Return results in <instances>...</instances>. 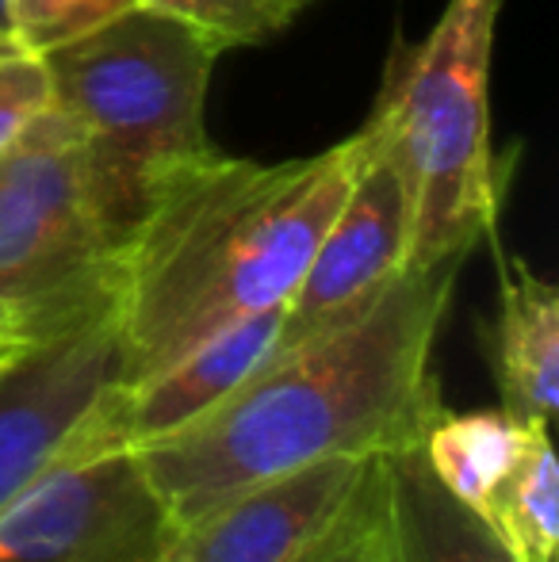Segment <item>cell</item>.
I'll list each match as a JSON object with an SVG mask.
<instances>
[{
  "instance_id": "cell-1",
  "label": "cell",
  "mask_w": 559,
  "mask_h": 562,
  "mask_svg": "<svg viewBox=\"0 0 559 562\" xmlns=\"http://www.w3.org/2000/svg\"><path fill=\"white\" fill-rule=\"evenodd\" d=\"M463 260L406 265L357 314L269 356L211 414L142 448L177 525L314 459L422 445L445 409L433 348Z\"/></svg>"
},
{
  "instance_id": "cell-2",
  "label": "cell",
  "mask_w": 559,
  "mask_h": 562,
  "mask_svg": "<svg viewBox=\"0 0 559 562\" xmlns=\"http://www.w3.org/2000/svg\"><path fill=\"white\" fill-rule=\"evenodd\" d=\"M365 149L360 131L280 165L211 149L165 172L120 265L115 386H138L234 322L288 303Z\"/></svg>"
},
{
  "instance_id": "cell-3",
  "label": "cell",
  "mask_w": 559,
  "mask_h": 562,
  "mask_svg": "<svg viewBox=\"0 0 559 562\" xmlns=\"http://www.w3.org/2000/svg\"><path fill=\"white\" fill-rule=\"evenodd\" d=\"M38 58L51 108L77 126L100 180L138 218L165 172L215 149L203 112L219 50L172 12L135 4Z\"/></svg>"
},
{
  "instance_id": "cell-4",
  "label": "cell",
  "mask_w": 559,
  "mask_h": 562,
  "mask_svg": "<svg viewBox=\"0 0 559 562\" xmlns=\"http://www.w3.org/2000/svg\"><path fill=\"white\" fill-rule=\"evenodd\" d=\"M499 0H448L425 43L395 61L368 119L411 184V265L471 257L494 234L502 177L491 149V81Z\"/></svg>"
},
{
  "instance_id": "cell-5",
  "label": "cell",
  "mask_w": 559,
  "mask_h": 562,
  "mask_svg": "<svg viewBox=\"0 0 559 562\" xmlns=\"http://www.w3.org/2000/svg\"><path fill=\"white\" fill-rule=\"evenodd\" d=\"M138 223L100 180L77 126L46 108L0 157V295L38 334L108 303Z\"/></svg>"
},
{
  "instance_id": "cell-6",
  "label": "cell",
  "mask_w": 559,
  "mask_h": 562,
  "mask_svg": "<svg viewBox=\"0 0 559 562\" xmlns=\"http://www.w3.org/2000/svg\"><path fill=\"white\" fill-rule=\"evenodd\" d=\"M180 536L138 451H74L0 509V562H161Z\"/></svg>"
},
{
  "instance_id": "cell-7",
  "label": "cell",
  "mask_w": 559,
  "mask_h": 562,
  "mask_svg": "<svg viewBox=\"0 0 559 562\" xmlns=\"http://www.w3.org/2000/svg\"><path fill=\"white\" fill-rule=\"evenodd\" d=\"M115 299L0 356V509L74 451H100L92 414L115 386Z\"/></svg>"
},
{
  "instance_id": "cell-8",
  "label": "cell",
  "mask_w": 559,
  "mask_h": 562,
  "mask_svg": "<svg viewBox=\"0 0 559 562\" xmlns=\"http://www.w3.org/2000/svg\"><path fill=\"white\" fill-rule=\"evenodd\" d=\"M383 456H329L238 490L180 528L169 562H318L376 502Z\"/></svg>"
},
{
  "instance_id": "cell-9",
  "label": "cell",
  "mask_w": 559,
  "mask_h": 562,
  "mask_svg": "<svg viewBox=\"0 0 559 562\" xmlns=\"http://www.w3.org/2000/svg\"><path fill=\"white\" fill-rule=\"evenodd\" d=\"M365 161L349 195L329 218L314 257L283 303L277 352L303 345L368 306L406 265L414 241V200L388 142L365 126Z\"/></svg>"
},
{
  "instance_id": "cell-10",
  "label": "cell",
  "mask_w": 559,
  "mask_h": 562,
  "mask_svg": "<svg viewBox=\"0 0 559 562\" xmlns=\"http://www.w3.org/2000/svg\"><path fill=\"white\" fill-rule=\"evenodd\" d=\"M280 318L283 306L242 318L138 386H112L92 417L100 448L142 451L211 414L272 356Z\"/></svg>"
},
{
  "instance_id": "cell-11",
  "label": "cell",
  "mask_w": 559,
  "mask_h": 562,
  "mask_svg": "<svg viewBox=\"0 0 559 562\" xmlns=\"http://www.w3.org/2000/svg\"><path fill=\"white\" fill-rule=\"evenodd\" d=\"M376 551L380 562H514L491 525L433 479L422 445L380 459Z\"/></svg>"
},
{
  "instance_id": "cell-12",
  "label": "cell",
  "mask_w": 559,
  "mask_h": 562,
  "mask_svg": "<svg viewBox=\"0 0 559 562\" xmlns=\"http://www.w3.org/2000/svg\"><path fill=\"white\" fill-rule=\"evenodd\" d=\"M494 379L502 414L522 429H548L559 394V291L525 260L502 257Z\"/></svg>"
},
{
  "instance_id": "cell-13",
  "label": "cell",
  "mask_w": 559,
  "mask_h": 562,
  "mask_svg": "<svg viewBox=\"0 0 559 562\" xmlns=\"http://www.w3.org/2000/svg\"><path fill=\"white\" fill-rule=\"evenodd\" d=\"M479 517L491 525L514 562H556L559 467L548 429H529L514 467L491 490Z\"/></svg>"
},
{
  "instance_id": "cell-14",
  "label": "cell",
  "mask_w": 559,
  "mask_h": 562,
  "mask_svg": "<svg viewBox=\"0 0 559 562\" xmlns=\"http://www.w3.org/2000/svg\"><path fill=\"white\" fill-rule=\"evenodd\" d=\"M525 437H529V429H522L502 409H476V414L440 409L422 437V456L433 479L456 502L479 513L502 474L514 467Z\"/></svg>"
},
{
  "instance_id": "cell-15",
  "label": "cell",
  "mask_w": 559,
  "mask_h": 562,
  "mask_svg": "<svg viewBox=\"0 0 559 562\" xmlns=\"http://www.w3.org/2000/svg\"><path fill=\"white\" fill-rule=\"evenodd\" d=\"M161 12H172L177 20L192 23L219 54L234 46L269 43L272 35L288 31L299 20L303 8L314 0H142Z\"/></svg>"
},
{
  "instance_id": "cell-16",
  "label": "cell",
  "mask_w": 559,
  "mask_h": 562,
  "mask_svg": "<svg viewBox=\"0 0 559 562\" xmlns=\"http://www.w3.org/2000/svg\"><path fill=\"white\" fill-rule=\"evenodd\" d=\"M142 0H12L15 35L27 54H46L51 46L69 43Z\"/></svg>"
},
{
  "instance_id": "cell-17",
  "label": "cell",
  "mask_w": 559,
  "mask_h": 562,
  "mask_svg": "<svg viewBox=\"0 0 559 562\" xmlns=\"http://www.w3.org/2000/svg\"><path fill=\"white\" fill-rule=\"evenodd\" d=\"M51 108V81L38 54L0 58V154Z\"/></svg>"
},
{
  "instance_id": "cell-18",
  "label": "cell",
  "mask_w": 559,
  "mask_h": 562,
  "mask_svg": "<svg viewBox=\"0 0 559 562\" xmlns=\"http://www.w3.org/2000/svg\"><path fill=\"white\" fill-rule=\"evenodd\" d=\"M38 329L35 322H31V314L23 311L20 303H12V299L0 295V356L12 352V348H20L23 340H31Z\"/></svg>"
},
{
  "instance_id": "cell-19",
  "label": "cell",
  "mask_w": 559,
  "mask_h": 562,
  "mask_svg": "<svg viewBox=\"0 0 559 562\" xmlns=\"http://www.w3.org/2000/svg\"><path fill=\"white\" fill-rule=\"evenodd\" d=\"M376 494H380V486H376ZM345 562H380V551H376V502H372V513H368L365 528H360V536L353 540L349 559Z\"/></svg>"
},
{
  "instance_id": "cell-20",
  "label": "cell",
  "mask_w": 559,
  "mask_h": 562,
  "mask_svg": "<svg viewBox=\"0 0 559 562\" xmlns=\"http://www.w3.org/2000/svg\"><path fill=\"white\" fill-rule=\"evenodd\" d=\"M8 54H23L20 35H15V12H12V0H0V58Z\"/></svg>"
},
{
  "instance_id": "cell-21",
  "label": "cell",
  "mask_w": 559,
  "mask_h": 562,
  "mask_svg": "<svg viewBox=\"0 0 559 562\" xmlns=\"http://www.w3.org/2000/svg\"><path fill=\"white\" fill-rule=\"evenodd\" d=\"M368 513H372V509H368ZM365 520H368V517H365ZM360 528H365V525H360ZM360 528H357V532H353L345 543H337V548L329 551V555H322L318 562H345V559H349V548H353V540H357V536H360Z\"/></svg>"
},
{
  "instance_id": "cell-22",
  "label": "cell",
  "mask_w": 559,
  "mask_h": 562,
  "mask_svg": "<svg viewBox=\"0 0 559 562\" xmlns=\"http://www.w3.org/2000/svg\"><path fill=\"white\" fill-rule=\"evenodd\" d=\"M161 562H169V559H161Z\"/></svg>"
},
{
  "instance_id": "cell-23",
  "label": "cell",
  "mask_w": 559,
  "mask_h": 562,
  "mask_svg": "<svg viewBox=\"0 0 559 562\" xmlns=\"http://www.w3.org/2000/svg\"><path fill=\"white\" fill-rule=\"evenodd\" d=\"M0 157H4V154H0Z\"/></svg>"
}]
</instances>
